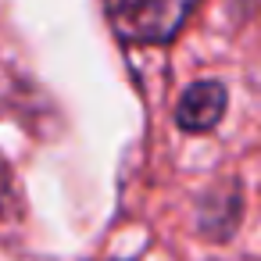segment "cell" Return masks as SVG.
Instances as JSON below:
<instances>
[{"label": "cell", "instance_id": "6da1fadb", "mask_svg": "<svg viewBox=\"0 0 261 261\" xmlns=\"http://www.w3.org/2000/svg\"><path fill=\"white\" fill-rule=\"evenodd\" d=\"M200 0H104L108 25L118 40L154 47L179 36Z\"/></svg>", "mask_w": 261, "mask_h": 261}, {"label": "cell", "instance_id": "7a4b0ae2", "mask_svg": "<svg viewBox=\"0 0 261 261\" xmlns=\"http://www.w3.org/2000/svg\"><path fill=\"white\" fill-rule=\"evenodd\" d=\"M229 108V93L218 79H200L186 86V93L175 104V125L182 133H211Z\"/></svg>", "mask_w": 261, "mask_h": 261}]
</instances>
